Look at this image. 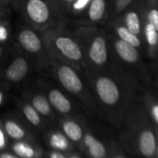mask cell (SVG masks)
<instances>
[{"label":"cell","mask_w":158,"mask_h":158,"mask_svg":"<svg viewBox=\"0 0 158 158\" xmlns=\"http://www.w3.org/2000/svg\"><path fill=\"white\" fill-rule=\"evenodd\" d=\"M61 24L41 32L50 60L67 63L80 72H87L88 65L81 45L71 31Z\"/></svg>","instance_id":"obj_1"},{"label":"cell","mask_w":158,"mask_h":158,"mask_svg":"<svg viewBox=\"0 0 158 158\" xmlns=\"http://www.w3.org/2000/svg\"><path fill=\"white\" fill-rule=\"evenodd\" d=\"M10 8L19 13L26 24L40 33L67 22L49 0H11Z\"/></svg>","instance_id":"obj_2"},{"label":"cell","mask_w":158,"mask_h":158,"mask_svg":"<svg viewBox=\"0 0 158 158\" xmlns=\"http://www.w3.org/2000/svg\"><path fill=\"white\" fill-rule=\"evenodd\" d=\"M72 34L81 45L88 65L87 72H97L108 60V45L105 36L95 25L76 24Z\"/></svg>","instance_id":"obj_3"},{"label":"cell","mask_w":158,"mask_h":158,"mask_svg":"<svg viewBox=\"0 0 158 158\" xmlns=\"http://www.w3.org/2000/svg\"><path fill=\"white\" fill-rule=\"evenodd\" d=\"M48 71L64 92L79 99L86 104L91 102L93 93L86 78V72H80L74 67L59 60H50Z\"/></svg>","instance_id":"obj_4"},{"label":"cell","mask_w":158,"mask_h":158,"mask_svg":"<svg viewBox=\"0 0 158 158\" xmlns=\"http://www.w3.org/2000/svg\"><path fill=\"white\" fill-rule=\"evenodd\" d=\"M15 39L21 49L29 57L38 70H48L50 59L47 52L41 33L28 24H19Z\"/></svg>","instance_id":"obj_5"},{"label":"cell","mask_w":158,"mask_h":158,"mask_svg":"<svg viewBox=\"0 0 158 158\" xmlns=\"http://www.w3.org/2000/svg\"><path fill=\"white\" fill-rule=\"evenodd\" d=\"M32 61L24 52L16 54L5 67L2 79L7 86H17L27 78L32 69Z\"/></svg>","instance_id":"obj_6"},{"label":"cell","mask_w":158,"mask_h":158,"mask_svg":"<svg viewBox=\"0 0 158 158\" xmlns=\"http://www.w3.org/2000/svg\"><path fill=\"white\" fill-rule=\"evenodd\" d=\"M38 86L47 96L52 108L61 114H68L73 111V102L68 94L64 92L58 85L52 84L46 78L37 81Z\"/></svg>","instance_id":"obj_7"},{"label":"cell","mask_w":158,"mask_h":158,"mask_svg":"<svg viewBox=\"0 0 158 158\" xmlns=\"http://www.w3.org/2000/svg\"><path fill=\"white\" fill-rule=\"evenodd\" d=\"M23 96L25 101L30 103L41 116L49 117L52 115L53 108L37 83L27 86L23 90Z\"/></svg>","instance_id":"obj_8"},{"label":"cell","mask_w":158,"mask_h":158,"mask_svg":"<svg viewBox=\"0 0 158 158\" xmlns=\"http://www.w3.org/2000/svg\"><path fill=\"white\" fill-rule=\"evenodd\" d=\"M106 10L107 0H91L86 11L75 21V24L96 25L105 18Z\"/></svg>","instance_id":"obj_9"},{"label":"cell","mask_w":158,"mask_h":158,"mask_svg":"<svg viewBox=\"0 0 158 158\" xmlns=\"http://www.w3.org/2000/svg\"><path fill=\"white\" fill-rule=\"evenodd\" d=\"M114 48L117 55L127 62L133 63L139 58V54L136 48L120 38L114 41Z\"/></svg>","instance_id":"obj_10"},{"label":"cell","mask_w":158,"mask_h":158,"mask_svg":"<svg viewBox=\"0 0 158 158\" xmlns=\"http://www.w3.org/2000/svg\"><path fill=\"white\" fill-rule=\"evenodd\" d=\"M61 129L64 135L73 141H79L83 138V128L75 120L65 119L61 123Z\"/></svg>","instance_id":"obj_11"},{"label":"cell","mask_w":158,"mask_h":158,"mask_svg":"<svg viewBox=\"0 0 158 158\" xmlns=\"http://www.w3.org/2000/svg\"><path fill=\"white\" fill-rule=\"evenodd\" d=\"M84 143L88 148L89 153L93 158H102L104 157L106 151L104 146L101 141H99L93 135L86 133L84 135Z\"/></svg>","instance_id":"obj_12"},{"label":"cell","mask_w":158,"mask_h":158,"mask_svg":"<svg viewBox=\"0 0 158 158\" xmlns=\"http://www.w3.org/2000/svg\"><path fill=\"white\" fill-rule=\"evenodd\" d=\"M156 149L154 135L150 130H144L139 136V150L145 156H152Z\"/></svg>","instance_id":"obj_13"},{"label":"cell","mask_w":158,"mask_h":158,"mask_svg":"<svg viewBox=\"0 0 158 158\" xmlns=\"http://www.w3.org/2000/svg\"><path fill=\"white\" fill-rule=\"evenodd\" d=\"M21 110L27 119V121L35 127H38L42 124V116L38 114V112L26 101H23L20 102Z\"/></svg>","instance_id":"obj_14"},{"label":"cell","mask_w":158,"mask_h":158,"mask_svg":"<svg viewBox=\"0 0 158 158\" xmlns=\"http://www.w3.org/2000/svg\"><path fill=\"white\" fill-rule=\"evenodd\" d=\"M4 128L6 133L13 139L21 140L25 137L24 128L15 120L8 119L4 123Z\"/></svg>","instance_id":"obj_15"},{"label":"cell","mask_w":158,"mask_h":158,"mask_svg":"<svg viewBox=\"0 0 158 158\" xmlns=\"http://www.w3.org/2000/svg\"><path fill=\"white\" fill-rule=\"evenodd\" d=\"M48 142L50 146L57 151H65L69 148L68 138L59 131H54L50 134Z\"/></svg>","instance_id":"obj_16"},{"label":"cell","mask_w":158,"mask_h":158,"mask_svg":"<svg viewBox=\"0 0 158 158\" xmlns=\"http://www.w3.org/2000/svg\"><path fill=\"white\" fill-rule=\"evenodd\" d=\"M90 1L91 0H74L73 3L71 6L68 19L72 18L75 21H77L82 16V14L86 11Z\"/></svg>","instance_id":"obj_17"},{"label":"cell","mask_w":158,"mask_h":158,"mask_svg":"<svg viewBox=\"0 0 158 158\" xmlns=\"http://www.w3.org/2000/svg\"><path fill=\"white\" fill-rule=\"evenodd\" d=\"M12 149L16 155L20 158H34L36 154L35 149L24 141H17L13 144Z\"/></svg>","instance_id":"obj_18"},{"label":"cell","mask_w":158,"mask_h":158,"mask_svg":"<svg viewBox=\"0 0 158 158\" xmlns=\"http://www.w3.org/2000/svg\"><path fill=\"white\" fill-rule=\"evenodd\" d=\"M116 34L119 36L120 39L127 42L128 44L132 45L133 47H139L140 44L139 39L137 37V35L133 33H131L126 26L124 25H119L115 28Z\"/></svg>","instance_id":"obj_19"},{"label":"cell","mask_w":158,"mask_h":158,"mask_svg":"<svg viewBox=\"0 0 158 158\" xmlns=\"http://www.w3.org/2000/svg\"><path fill=\"white\" fill-rule=\"evenodd\" d=\"M126 27L133 34L138 35L140 32V23L139 16L134 11H129L125 17Z\"/></svg>","instance_id":"obj_20"},{"label":"cell","mask_w":158,"mask_h":158,"mask_svg":"<svg viewBox=\"0 0 158 158\" xmlns=\"http://www.w3.org/2000/svg\"><path fill=\"white\" fill-rule=\"evenodd\" d=\"M49 1L53 4L60 15L67 21L71 6L74 0H49Z\"/></svg>","instance_id":"obj_21"},{"label":"cell","mask_w":158,"mask_h":158,"mask_svg":"<svg viewBox=\"0 0 158 158\" xmlns=\"http://www.w3.org/2000/svg\"><path fill=\"white\" fill-rule=\"evenodd\" d=\"M10 23L5 19L0 21V44H6L10 39Z\"/></svg>","instance_id":"obj_22"},{"label":"cell","mask_w":158,"mask_h":158,"mask_svg":"<svg viewBox=\"0 0 158 158\" xmlns=\"http://www.w3.org/2000/svg\"><path fill=\"white\" fill-rule=\"evenodd\" d=\"M145 36L151 46H155L158 43V31L151 23H148L145 27Z\"/></svg>","instance_id":"obj_23"},{"label":"cell","mask_w":158,"mask_h":158,"mask_svg":"<svg viewBox=\"0 0 158 158\" xmlns=\"http://www.w3.org/2000/svg\"><path fill=\"white\" fill-rule=\"evenodd\" d=\"M149 18V22L151 24H152L154 26V28L158 31V10H152L149 12L148 15Z\"/></svg>","instance_id":"obj_24"},{"label":"cell","mask_w":158,"mask_h":158,"mask_svg":"<svg viewBox=\"0 0 158 158\" xmlns=\"http://www.w3.org/2000/svg\"><path fill=\"white\" fill-rule=\"evenodd\" d=\"M7 144V139H6V136L5 133L2 129V127H0V150H2L6 147Z\"/></svg>","instance_id":"obj_25"},{"label":"cell","mask_w":158,"mask_h":158,"mask_svg":"<svg viewBox=\"0 0 158 158\" xmlns=\"http://www.w3.org/2000/svg\"><path fill=\"white\" fill-rule=\"evenodd\" d=\"M10 9L9 7H0V21L4 20L8 14L10 13Z\"/></svg>","instance_id":"obj_26"},{"label":"cell","mask_w":158,"mask_h":158,"mask_svg":"<svg viewBox=\"0 0 158 158\" xmlns=\"http://www.w3.org/2000/svg\"><path fill=\"white\" fill-rule=\"evenodd\" d=\"M49 158H66L60 151H54L49 153Z\"/></svg>","instance_id":"obj_27"},{"label":"cell","mask_w":158,"mask_h":158,"mask_svg":"<svg viewBox=\"0 0 158 158\" xmlns=\"http://www.w3.org/2000/svg\"><path fill=\"white\" fill-rule=\"evenodd\" d=\"M152 114L153 119L156 121V123H158V105H154L152 108Z\"/></svg>","instance_id":"obj_28"},{"label":"cell","mask_w":158,"mask_h":158,"mask_svg":"<svg viewBox=\"0 0 158 158\" xmlns=\"http://www.w3.org/2000/svg\"><path fill=\"white\" fill-rule=\"evenodd\" d=\"M11 0H0V7H9L10 8Z\"/></svg>","instance_id":"obj_29"},{"label":"cell","mask_w":158,"mask_h":158,"mask_svg":"<svg viewBox=\"0 0 158 158\" xmlns=\"http://www.w3.org/2000/svg\"><path fill=\"white\" fill-rule=\"evenodd\" d=\"M0 158H20V157H18L17 155H13V154L5 152V153H2L1 155H0Z\"/></svg>","instance_id":"obj_30"},{"label":"cell","mask_w":158,"mask_h":158,"mask_svg":"<svg viewBox=\"0 0 158 158\" xmlns=\"http://www.w3.org/2000/svg\"><path fill=\"white\" fill-rule=\"evenodd\" d=\"M3 102H4V93L1 90V89H0V106L3 104Z\"/></svg>","instance_id":"obj_31"},{"label":"cell","mask_w":158,"mask_h":158,"mask_svg":"<svg viewBox=\"0 0 158 158\" xmlns=\"http://www.w3.org/2000/svg\"><path fill=\"white\" fill-rule=\"evenodd\" d=\"M4 55V48L2 47V44H0V59Z\"/></svg>","instance_id":"obj_32"},{"label":"cell","mask_w":158,"mask_h":158,"mask_svg":"<svg viewBox=\"0 0 158 158\" xmlns=\"http://www.w3.org/2000/svg\"><path fill=\"white\" fill-rule=\"evenodd\" d=\"M70 158H79L78 156H75V155H73V156H71Z\"/></svg>","instance_id":"obj_33"},{"label":"cell","mask_w":158,"mask_h":158,"mask_svg":"<svg viewBox=\"0 0 158 158\" xmlns=\"http://www.w3.org/2000/svg\"><path fill=\"white\" fill-rule=\"evenodd\" d=\"M115 158H123V157H121V156H116Z\"/></svg>","instance_id":"obj_34"},{"label":"cell","mask_w":158,"mask_h":158,"mask_svg":"<svg viewBox=\"0 0 158 158\" xmlns=\"http://www.w3.org/2000/svg\"><path fill=\"white\" fill-rule=\"evenodd\" d=\"M157 154H158V146H157Z\"/></svg>","instance_id":"obj_35"}]
</instances>
